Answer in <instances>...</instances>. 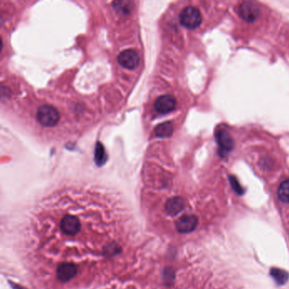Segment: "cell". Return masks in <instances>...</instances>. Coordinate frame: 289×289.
<instances>
[{
    "mask_svg": "<svg viewBox=\"0 0 289 289\" xmlns=\"http://www.w3.org/2000/svg\"><path fill=\"white\" fill-rule=\"evenodd\" d=\"M81 208L64 204L46 205L37 210L30 227V245L38 260L46 263L50 274L66 270L80 278L86 275L85 264H96L90 251L101 260L109 258L88 248H96L112 255L122 254V250L101 247H122V244H98L87 242V238L114 232L108 224L101 225L99 215H92Z\"/></svg>",
    "mask_w": 289,
    "mask_h": 289,
    "instance_id": "cell-1",
    "label": "cell"
},
{
    "mask_svg": "<svg viewBox=\"0 0 289 289\" xmlns=\"http://www.w3.org/2000/svg\"><path fill=\"white\" fill-rule=\"evenodd\" d=\"M182 25L189 29H196L201 26L202 21L201 11L197 8L188 6L182 10L179 15Z\"/></svg>",
    "mask_w": 289,
    "mask_h": 289,
    "instance_id": "cell-2",
    "label": "cell"
},
{
    "mask_svg": "<svg viewBox=\"0 0 289 289\" xmlns=\"http://www.w3.org/2000/svg\"><path fill=\"white\" fill-rule=\"evenodd\" d=\"M59 116L58 109L51 105H42L37 112V119L38 122L43 126L52 127L59 122Z\"/></svg>",
    "mask_w": 289,
    "mask_h": 289,
    "instance_id": "cell-3",
    "label": "cell"
},
{
    "mask_svg": "<svg viewBox=\"0 0 289 289\" xmlns=\"http://www.w3.org/2000/svg\"><path fill=\"white\" fill-rule=\"evenodd\" d=\"M238 15L248 23H254L260 15V9L255 3L244 2L238 7Z\"/></svg>",
    "mask_w": 289,
    "mask_h": 289,
    "instance_id": "cell-4",
    "label": "cell"
},
{
    "mask_svg": "<svg viewBox=\"0 0 289 289\" xmlns=\"http://www.w3.org/2000/svg\"><path fill=\"white\" fill-rule=\"evenodd\" d=\"M118 61L121 65L126 69H135L140 62V57L135 50H126L119 54Z\"/></svg>",
    "mask_w": 289,
    "mask_h": 289,
    "instance_id": "cell-5",
    "label": "cell"
},
{
    "mask_svg": "<svg viewBox=\"0 0 289 289\" xmlns=\"http://www.w3.org/2000/svg\"><path fill=\"white\" fill-rule=\"evenodd\" d=\"M216 138L218 145H219V153L222 157H225L233 148V139L228 131L223 129L218 130Z\"/></svg>",
    "mask_w": 289,
    "mask_h": 289,
    "instance_id": "cell-6",
    "label": "cell"
},
{
    "mask_svg": "<svg viewBox=\"0 0 289 289\" xmlns=\"http://www.w3.org/2000/svg\"><path fill=\"white\" fill-rule=\"evenodd\" d=\"M176 99L171 95L160 96L155 102V109L160 114H167L173 112L176 107Z\"/></svg>",
    "mask_w": 289,
    "mask_h": 289,
    "instance_id": "cell-7",
    "label": "cell"
},
{
    "mask_svg": "<svg viewBox=\"0 0 289 289\" xmlns=\"http://www.w3.org/2000/svg\"><path fill=\"white\" fill-rule=\"evenodd\" d=\"M270 274L272 276V278L275 280V282H277L278 285H283L288 281L289 275L284 270L280 269V268H276L273 267Z\"/></svg>",
    "mask_w": 289,
    "mask_h": 289,
    "instance_id": "cell-8",
    "label": "cell"
},
{
    "mask_svg": "<svg viewBox=\"0 0 289 289\" xmlns=\"http://www.w3.org/2000/svg\"><path fill=\"white\" fill-rule=\"evenodd\" d=\"M173 132H174V126L169 121L160 124L155 128V134L159 138H168L172 136Z\"/></svg>",
    "mask_w": 289,
    "mask_h": 289,
    "instance_id": "cell-9",
    "label": "cell"
},
{
    "mask_svg": "<svg viewBox=\"0 0 289 289\" xmlns=\"http://www.w3.org/2000/svg\"><path fill=\"white\" fill-rule=\"evenodd\" d=\"M277 197L284 204H289V179L283 181L277 190Z\"/></svg>",
    "mask_w": 289,
    "mask_h": 289,
    "instance_id": "cell-10",
    "label": "cell"
},
{
    "mask_svg": "<svg viewBox=\"0 0 289 289\" xmlns=\"http://www.w3.org/2000/svg\"><path fill=\"white\" fill-rule=\"evenodd\" d=\"M107 160V155H106L105 149L103 148V144L100 142H98L96 145V150H95V161L98 166L103 165Z\"/></svg>",
    "mask_w": 289,
    "mask_h": 289,
    "instance_id": "cell-11",
    "label": "cell"
},
{
    "mask_svg": "<svg viewBox=\"0 0 289 289\" xmlns=\"http://www.w3.org/2000/svg\"><path fill=\"white\" fill-rule=\"evenodd\" d=\"M232 183H233V186H236V191H237V192H238V191L242 190V189H241L240 187H239V186L238 185V182H237V181H236L235 179H233V180H232Z\"/></svg>",
    "mask_w": 289,
    "mask_h": 289,
    "instance_id": "cell-12",
    "label": "cell"
},
{
    "mask_svg": "<svg viewBox=\"0 0 289 289\" xmlns=\"http://www.w3.org/2000/svg\"><path fill=\"white\" fill-rule=\"evenodd\" d=\"M2 49H3V41H2V38L0 37V53H1V51H2Z\"/></svg>",
    "mask_w": 289,
    "mask_h": 289,
    "instance_id": "cell-13",
    "label": "cell"
}]
</instances>
